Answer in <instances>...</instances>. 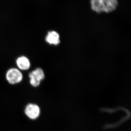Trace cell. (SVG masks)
I'll list each match as a JSON object with an SVG mask.
<instances>
[{"label": "cell", "instance_id": "5", "mask_svg": "<svg viewBox=\"0 0 131 131\" xmlns=\"http://www.w3.org/2000/svg\"><path fill=\"white\" fill-rule=\"evenodd\" d=\"M91 9L98 14L105 12L104 0H90Z\"/></svg>", "mask_w": 131, "mask_h": 131}, {"label": "cell", "instance_id": "2", "mask_svg": "<svg viewBox=\"0 0 131 131\" xmlns=\"http://www.w3.org/2000/svg\"><path fill=\"white\" fill-rule=\"evenodd\" d=\"M30 83L32 86L37 87L40 84L41 81L45 78L43 71L40 68H37L29 74Z\"/></svg>", "mask_w": 131, "mask_h": 131}, {"label": "cell", "instance_id": "7", "mask_svg": "<svg viewBox=\"0 0 131 131\" xmlns=\"http://www.w3.org/2000/svg\"><path fill=\"white\" fill-rule=\"evenodd\" d=\"M104 2L105 6V13H107L116 10L118 4L117 0H104Z\"/></svg>", "mask_w": 131, "mask_h": 131}, {"label": "cell", "instance_id": "1", "mask_svg": "<svg viewBox=\"0 0 131 131\" xmlns=\"http://www.w3.org/2000/svg\"><path fill=\"white\" fill-rule=\"evenodd\" d=\"M23 78V75L21 71L16 68L9 69L6 74V79L10 84L18 83L21 81Z\"/></svg>", "mask_w": 131, "mask_h": 131}, {"label": "cell", "instance_id": "6", "mask_svg": "<svg viewBox=\"0 0 131 131\" xmlns=\"http://www.w3.org/2000/svg\"><path fill=\"white\" fill-rule=\"evenodd\" d=\"M16 63L18 68L21 70H28L30 67L31 64L29 59L24 56L17 58Z\"/></svg>", "mask_w": 131, "mask_h": 131}, {"label": "cell", "instance_id": "4", "mask_svg": "<svg viewBox=\"0 0 131 131\" xmlns=\"http://www.w3.org/2000/svg\"><path fill=\"white\" fill-rule=\"evenodd\" d=\"M45 40L49 44L58 45L60 42L59 34L56 31H50L46 37Z\"/></svg>", "mask_w": 131, "mask_h": 131}, {"label": "cell", "instance_id": "3", "mask_svg": "<svg viewBox=\"0 0 131 131\" xmlns=\"http://www.w3.org/2000/svg\"><path fill=\"white\" fill-rule=\"evenodd\" d=\"M25 113L31 119H36L40 114V108L37 105L30 103L26 106Z\"/></svg>", "mask_w": 131, "mask_h": 131}]
</instances>
